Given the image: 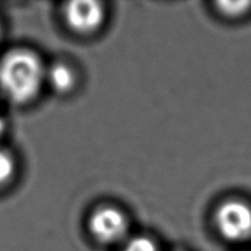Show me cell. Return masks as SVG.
I'll use <instances>...</instances> for the list:
<instances>
[{
	"label": "cell",
	"mask_w": 251,
	"mask_h": 251,
	"mask_svg": "<svg viewBox=\"0 0 251 251\" xmlns=\"http://www.w3.org/2000/svg\"><path fill=\"white\" fill-rule=\"evenodd\" d=\"M41 58L28 49H15L0 59V91L15 104H26L39 95L46 81Z\"/></svg>",
	"instance_id": "6da1fadb"
},
{
	"label": "cell",
	"mask_w": 251,
	"mask_h": 251,
	"mask_svg": "<svg viewBox=\"0 0 251 251\" xmlns=\"http://www.w3.org/2000/svg\"><path fill=\"white\" fill-rule=\"evenodd\" d=\"M218 232L230 242H243L251 237V207L240 200H228L215 213Z\"/></svg>",
	"instance_id": "7a4b0ae2"
},
{
	"label": "cell",
	"mask_w": 251,
	"mask_h": 251,
	"mask_svg": "<svg viewBox=\"0 0 251 251\" xmlns=\"http://www.w3.org/2000/svg\"><path fill=\"white\" fill-rule=\"evenodd\" d=\"M90 232L98 242L112 244L122 240L129 229V222L124 212L113 206L100 207L88 220Z\"/></svg>",
	"instance_id": "3957f363"
},
{
	"label": "cell",
	"mask_w": 251,
	"mask_h": 251,
	"mask_svg": "<svg viewBox=\"0 0 251 251\" xmlns=\"http://www.w3.org/2000/svg\"><path fill=\"white\" fill-rule=\"evenodd\" d=\"M65 22L73 31L81 34L96 32L104 22L103 5L95 0H77L68 2L64 10Z\"/></svg>",
	"instance_id": "277c9868"
},
{
	"label": "cell",
	"mask_w": 251,
	"mask_h": 251,
	"mask_svg": "<svg viewBox=\"0 0 251 251\" xmlns=\"http://www.w3.org/2000/svg\"><path fill=\"white\" fill-rule=\"evenodd\" d=\"M46 80L56 92L66 93L75 86L76 76L70 66L58 63L51 65L46 71Z\"/></svg>",
	"instance_id": "5b68a950"
},
{
	"label": "cell",
	"mask_w": 251,
	"mask_h": 251,
	"mask_svg": "<svg viewBox=\"0 0 251 251\" xmlns=\"http://www.w3.org/2000/svg\"><path fill=\"white\" fill-rule=\"evenodd\" d=\"M15 161L14 157L0 147V188L6 185L12 179L15 173Z\"/></svg>",
	"instance_id": "8992f818"
},
{
	"label": "cell",
	"mask_w": 251,
	"mask_h": 251,
	"mask_svg": "<svg viewBox=\"0 0 251 251\" xmlns=\"http://www.w3.org/2000/svg\"><path fill=\"white\" fill-rule=\"evenodd\" d=\"M218 10L228 17H238L244 15L251 7V1H218Z\"/></svg>",
	"instance_id": "52a82bcc"
},
{
	"label": "cell",
	"mask_w": 251,
	"mask_h": 251,
	"mask_svg": "<svg viewBox=\"0 0 251 251\" xmlns=\"http://www.w3.org/2000/svg\"><path fill=\"white\" fill-rule=\"evenodd\" d=\"M122 251H159L156 243L149 237H135L124 245Z\"/></svg>",
	"instance_id": "ba28073f"
},
{
	"label": "cell",
	"mask_w": 251,
	"mask_h": 251,
	"mask_svg": "<svg viewBox=\"0 0 251 251\" xmlns=\"http://www.w3.org/2000/svg\"><path fill=\"white\" fill-rule=\"evenodd\" d=\"M6 131V123H5L4 118L0 115V137H2V135Z\"/></svg>",
	"instance_id": "9c48e42d"
},
{
	"label": "cell",
	"mask_w": 251,
	"mask_h": 251,
	"mask_svg": "<svg viewBox=\"0 0 251 251\" xmlns=\"http://www.w3.org/2000/svg\"><path fill=\"white\" fill-rule=\"evenodd\" d=\"M1 32H2V28H1V24H0V38H1Z\"/></svg>",
	"instance_id": "30bf717a"
}]
</instances>
